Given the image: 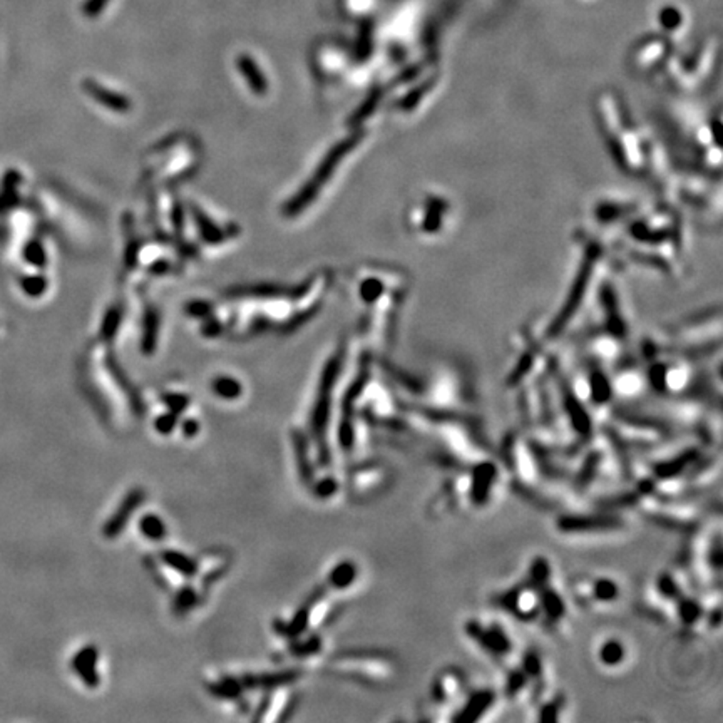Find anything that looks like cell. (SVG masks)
I'll list each match as a JSON object with an SVG mask.
<instances>
[{
	"mask_svg": "<svg viewBox=\"0 0 723 723\" xmlns=\"http://www.w3.org/2000/svg\"><path fill=\"white\" fill-rule=\"evenodd\" d=\"M331 668L338 675L360 680L363 683H384L395 673V663L385 653L350 651L331 661Z\"/></svg>",
	"mask_w": 723,
	"mask_h": 723,
	"instance_id": "6da1fadb",
	"label": "cell"
},
{
	"mask_svg": "<svg viewBox=\"0 0 723 723\" xmlns=\"http://www.w3.org/2000/svg\"><path fill=\"white\" fill-rule=\"evenodd\" d=\"M466 633L494 660L501 661L513 658V639L503 625L471 620L466 623Z\"/></svg>",
	"mask_w": 723,
	"mask_h": 723,
	"instance_id": "7a4b0ae2",
	"label": "cell"
},
{
	"mask_svg": "<svg viewBox=\"0 0 723 723\" xmlns=\"http://www.w3.org/2000/svg\"><path fill=\"white\" fill-rule=\"evenodd\" d=\"M501 606L516 618L531 623L541 618V593L534 584L509 589L501 596Z\"/></svg>",
	"mask_w": 723,
	"mask_h": 723,
	"instance_id": "3957f363",
	"label": "cell"
},
{
	"mask_svg": "<svg viewBox=\"0 0 723 723\" xmlns=\"http://www.w3.org/2000/svg\"><path fill=\"white\" fill-rule=\"evenodd\" d=\"M650 382L663 394H680L692 382V372L681 362H660L651 367Z\"/></svg>",
	"mask_w": 723,
	"mask_h": 723,
	"instance_id": "277c9868",
	"label": "cell"
},
{
	"mask_svg": "<svg viewBox=\"0 0 723 723\" xmlns=\"http://www.w3.org/2000/svg\"><path fill=\"white\" fill-rule=\"evenodd\" d=\"M469 487L467 499L476 506H484L492 499L494 489L499 482V471L497 466L487 460H477L472 472L467 474Z\"/></svg>",
	"mask_w": 723,
	"mask_h": 723,
	"instance_id": "5b68a950",
	"label": "cell"
},
{
	"mask_svg": "<svg viewBox=\"0 0 723 723\" xmlns=\"http://www.w3.org/2000/svg\"><path fill=\"white\" fill-rule=\"evenodd\" d=\"M504 452L506 457H508L511 471H513L514 476L519 479V482H521V484H536L540 469H537V464L533 457L531 450H529L518 437L511 435L509 439L506 440Z\"/></svg>",
	"mask_w": 723,
	"mask_h": 723,
	"instance_id": "8992f818",
	"label": "cell"
},
{
	"mask_svg": "<svg viewBox=\"0 0 723 723\" xmlns=\"http://www.w3.org/2000/svg\"><path fill=\"white\" fill-rule=\"evenodd\" d=\"M464 692H466V678L457 668L442 670L432 685V697L440 707L455 703L459 698H462Z\"/></svg>",
	"mask_w": 723,
	"mask_h": 723,
	"instance_id": "52a82bcc",
	"label": "cell"
},
{
	"mask_svg": "<svg viewBox=\"0 0 723 723\" xmlns=\"http://www.w3.org/2000/svg\"><path fill=\"white\" fill-rule=\"evenodd\" d=\"M623 521L618 518H606V516H573V518H561L558 528L561 533H615L623 528Z\"/></svg>",
	"mask_w": 723,
	"mask_h": 723,
	"instance_id": "ba28073f",
	"label": "cell"
},
{
	"mask_svg": "<svg viewBox=\"0 0 723 723\" xmlns=\"http://www.w3.org/2000/svg\"><path fill=\"white\" fill-rule=\"evenodd\" d=\"M497 697L492 690H479L466 697V703L460 707L457 715L452 717L455 722H474L481 720L486 717V713L492 712L496 707Z\"/></svg>",
	"mask_w": 723,
	"mask_h": 723,
	"instance_id": "9c48e42d",
	"label": "cell"
},
{
	"mask_svg": "<svg viewBox=\"0 0 723 723\" xmlns=\"http://www.w3.org/2000/svg\"><path fill=\"white\" fill-rule=\"evenodd\" d=\"M142 501H144V492H142L141 489H135V491L129 492V494L124 497L123 504L119 506L116 513L110 516L109 521L106 523L104 536L109 537V540L116 537L118 534L121 533L124 528H126L131 514L135 513L137 508H140V504L142 503Z\"/></svg>",
	"mask_w": 723,
	"mask_h": 723,
	"instance_id": "30bf717a",
	"label": "cell"
},
{
	"mask_svg": "<svg viewBox=\"0 0 723 723\" xmlns=\"http://www.w3.org/2000/svg\"><path fill=\"white\" fill-rule=\"evenodd\" d=\"M643 387L644 380L642 374L633 370V368L632 370L626 368V370L620 372V374L615 377V380L611 382V390H613V394L625 399H632L634 395H638L643 390Z\"/></svg>",
	"mask_w": 723,
	"mask_h": 723,
	"instance_id": "8fae6325",
	"label": "cell"
},
{
	"mask_svg": "<svg viewBox=\"0 0 723 723\" xmlns=\"http://www.w3.org/2000/svg\"><path fill=\"white\" fill-rule=\"evenodd\" d=\"M96 663H98V651L91 647L77 653L72 661L74 671L86 681L87 687H96L99 681L98 673H96Z\"/></svg>",
	"mask_w": 723,
	"mask_h": 723,
	"instance_id": "7c38bea8",
	"label": "cell"
},
{
	"mask_svg": "<svg viewBox=\"0 0 723 723\" xmlns=\"http://www.w3.org/2000/svg\"><path fill=\"white\" fill-rule=\"evenodd\" d=\"M598 660L606 668H618L626 661V648L625 644L616 638H608L600 643L598 647Z\"/></svg>",
	"mask_w": 723,
	"mask_h": 723,
	"instance_id": "4fadbf2b",
	"label": "cell"
},
{
	"mask_svg": "<svg viewBox=\"0 0 723 723\" xmlns=\"http://www.w3.org/2000/svg\"><path fill=\"white\" fill-rule=\"evenodd\" d=\"M589 605L598 603V605H611L618 600L620 586L618 583L610 578H601L596 581H589Z\"/></svg>",
	"mask_w": 723,
	"mask_h": 723,
	"instance_id": "5bb4252c",
	"label": "cell"
},
{
	"mask_svg": "<svg viewBox=\"0 0 723 723\" xmlns=\"http://www.w3.org/2000/svg\"><path fill=\"white\" fill-rule=\"evenodd\" d=\"M385 479V472L382 471L380 467H365L362 471L355 472L352 476V481H350V486H352V491L357 492V494H362V492L374 491L379 487Z\"/></svg>",
	"mask_w": 723,
	"mask_h": 723,
	"instance_id": "9a60e30c",
	"label": "cell"
},
{
	"mask_svg": "<svg viewBox=\"0 0 723 723\" xmlns=\"http://www.w3.org/2000/svg\"><path fill=\"white\" fill-rule=\"evenodd\" d=\"M161 559H163V564L168 566V569L174 571V574H179V576L186 578L191 576V574L196 573L198 564L195 561L188 558L186 554L179 551H164L161 552Z\"/></svg>",
	"mask_w": 723,
	"mask_h": 723,
	"instance_id": "2e32d148",
	"label": "cell"
},
{
	"mask_svg": "<svg viewBox=\"0 0 723 723\" xmlns=\"http://www.w3.org/2000/svg\"><path fill=\"white\" fill-rule=\"evenodd\" d=\"M357 578V568L355 564H352L350 561H343L342 564L335 566L329 574V584L335 589H343L348 588L350 584L355 581Z\"/></svg>",
	"mask_w": 723,
	"mask_h": 723,
	"instance_id": "e0dca14e",
	"label": "cell"
},
{
	"mask_svg": "<svg viewBox=\"0 0 723 723\" xmlns=\"http://www.w3.org/2000/svg\"><path fill=\"white\" fill-rule=\"evenodd\" d=\"M141 531L144 533L146 537H149V540H154V541H159L163 540L164 537V524L163 521H161L159 518H156V516L149 514V516H144L141 521Z\"/></svg>",
	"mask_w": 723,
	"mask_h": 723,
	"instance_id": "ac0fdd59",
	"label": "cell"
},
{
	"mask_svg": "<svg viewBox=\"0 0 723 723\" xmlns=\"http://www.w3.org/2000/svg\"><path fill=\"white\" fill-rule=\"evenodd\" d=\"M216 392H218L221 397L224 399H233L237 397V395L239 394V387L237 382L233 380H220L218 384H216Z\"/></svg>",
	"mask_w": 723,
	"mask_h": 723,
	"instance_id": "d6986e66",
	"label": "cell"
},
{
	"mask_svg": "<svg viewBox=\"0 0 723 723\" xmlns=\"http://www.w3.org/2000/svg\"><path fill=\"white\" fill-rule=\"evenodd\" d=\"M176 417H178L176 412H171L169 416H163L158 422H156V427H158V431L163 432V434H168V432L173 429L174 423H176Z\"/></svg>",
	"mask_w": 723,
	"mask_h": 723,
	"instance_id": "ffe728a7",
	"label": "cell"
},
{
	"mask_svg": "<svg viewBox=\"0 0 723 723\" xmlns=\"http://www.w3.org/2000/svg\"><path fill=\"white\" fill-rule=\"evenodd\" d=\"M108 2L109 0H89L84 6V12L87 16H96V13H98Z\"/></svg>",
	"mask_w": 723,
	"mask_h": 723,
	"instance_id": "44dd1931",
	"label": "cell"
},
{
	"mask_svg": "<svg viewBox=\"0 0 723 723\" xmlns=\"http://www.w3.org/2000/svg\"><path fill=\"white\" fill-rule=\"evenodd\" d=\"M196 429H198V426L193 421H190V422L186 423V426H184V432H186V434H190V435L195 434Z\"/></svg>",
	"mask_w": 723,
	"mask_h": 723,
	"instance_id": "7402d4cb",
	"label": "cell"
}]
</instances>
